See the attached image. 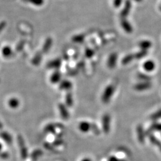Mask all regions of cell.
I'll return each instance as SVG.
<instances>
[{
    "mask_svg": "<svg viewBox=\"0 0 161 161\" xmlns=\"http://www.w3.org/2000/svg\"><path fill=\"white\" fill-rule=\"evenodd\" d=\"M26 2H30L32 4L36 5V6H41L44 4V0H23Z\"/></svg>",
    "mask_w": 161,
    "mask_h": 161,
    "instance_id": "31",
    "label": "cell"
},
{
    "mask_svg": "<svg viewBox=\"0 0 161 161\" xmlns=\"http://www.w3.org/2000/svg\"><path fill=\"white\" fill-rule=\"evenodd\" d=\"M58 108L62 118L65 121H68L70 118V114L66 105L60 103L58 105Z\"/></svg>",
    "mask_w": 161,
    "mask_h": 161,
    "instance_id": "5",
    "label": "cell"
},
{
    "mask_svg": "<svg viewBox=\"0 0 161 161\" xmlns=\"http://www.w3.org/2000/svg\"><path fill=\"white\" fill-rule=\"evenodd\" d=\"M137 136L139 142L141 144H144L146 140V131L144 130V128L142 125H138L136 128Z\"/></svg>",
    "mask_w": 161,
    "mask_h": 161,
    "instance_id": "7",
    "label": "cell"
},
{
    "mask_svg": "<svg viewBox=\"0 0 161 161\" xmlns=\"http://www.w3.org/2000/svg\"><path fill=\"white\" fill-rule=\"evenodd\" d=\"M0 138L8 145L11 144L13 142L12 136L7 131L0 132Z\"/></svg>",
    "mask_w": 161,
    "mask_h": 161,
    "instance_id": "16",
    "label": "cell"
},
{
    "mask_svg": "<svg viewBox=\"0 0 161 161\" xmlns=\"http://www.w3.org/2000/svg\"><path fill=\"white\" fill-rule=\"evenodd\" d=\"M52 45H53V39L51 37L47 38L46 40L45 41V42L42 47V53H44V54L47 53L49 51V50L51 49Z\"/></svg>",
    "mask_w": 161,
    "mask_h": 161,
    "instance_id": "13",
    "label": "cell"
},
{
    "mask_svg": "<svg viewBox=\"0 0 161 161\" xmlns=\"http://www.w3.org/2000/svg\"><path fill=\"white\" fill-rule=\"evenodd\" d=\"M148 54V51L140 50L139 51L134 54V57L136 59H141L145 57Z\"/></svg>",
    "mask_w": 161,
    "mask_h": 161,
    "instance_id": "26",
    "label": "cell"
},
{
    "mask_svg": "<svg viewBox=\"0 0 161 161\" xmlns=\"http://www.w3.org/2000/svg\"><path fill=\"white\" fill-rule=\"evenodd\" d=\"M123 0H113V5L115 8L119 7L122 4Z\"/></svg>",
    "mask_w": 161,
    "mask_h": 161,
    "instance_id": "37",
    "label": "cell"
},
{
    "mask_svg": "<svg viewBox=\"0 0 161 161\" xmlns=\"http://www.w3.org/2000/svg\"><path fill=\"white\" fill-rule=\"evenodd\" d=\"M138 46L140 50L148 51V50L152 46V42L149 40H142L139 42Z\"/></svg>",
    "mask_w": 161,
    "mask_h": 161,
    "instance_id": "17",
    "label": "cell"
},
{
    "mask_svg": "<svg viewBox=\"0 0 161 161\" xmlns=\"http://www.w3.org/2000/svg\"><path fill=\"white\" fill-rule=\"evenodd\" d=\"M7 105L11 109H15L20 106V101L16 97H11L8 100Z\"/></svg>",
    "mask_w": 161,
    "mask_h": 161,
    "instance_id": "19",
    "label": "cell"
},
{
    "mask_svg": "<svg viewBox=\"0 0 161 161\" xmlns=\"http://www.w3.org/2000/svg\"><path fill=\"white\" fill-rule=\"evenodd\" d=\"M91 130L93 132V133L95 134V135H97V136H99L100 134V130L99 129V128L98 127V126L95 124H91Z\"/></svg>",
    "mask_w": 161,
    "mask_h": 161,
    "instance_id": "32",
    "label": "cell"
},
{
    "mask_svg": "<svg viewBox=\"0 0 161 161\" xmlns=\"http://www.w3.org/2000/svg\"><path fill=\"white\" fill-rule=\"evenodd\" d=\"M115 91V87L112 84L109 85L106 87L102 96V101L104 104H107L111 101Z\"/></svg>",
    "mask_w": 161,
    "mask_h": 161,
    "instance_id": "1",
    "label": "cell"
},
{
    "mask_svg": "<svg viewBox=\"0 0 161 161\" xmlns=\"http://www.w3.org/2000/svg\"><path fill=\"white\" fill-rule=\"evenodd\" d=\"M137 78L141 81H151V77L143 73H139L137 75Z\"/></svg>",
    "mask_w": 161,
    "mask_h": 161,
    "instance_id": "30",
    "label": "cell"
},
{
    "mask_svg": "<svg viewBox=\"0 0 161 161\" xmlns=\"http://www.w3.org/2000/svg\"><path fill=\"white\" fill-rule=\"evenodd\" d=\"M149 136V140L151 142V143L152 145H154V146H157V148H158L159 150L160 151V152H161V141L159 139H158L155 136L152 135V134H151Z\"/></svg>",
    "mask_w": 161,
    "mask_h": 161,
    "instance_id": "21",
    "label": "cell"
},
{
    "mask_svg": "<svg viewBox=\"0 0 161 161\" xmlns=\"http://www.w3.org/2000/svg\"><path fill=\"white\" fill-rule=\"evenodd\" d=\"M65 105L67 107L70 108L73 105V95L70 92L67 93L65 96Z\"/></svg>",
    "mask_w": 161,
    "mask_h": 161,
    "instance_id": "20",
    "label": "cell"
},
{
    "mask_svg": "<svg viewBox=\"0 0 161 161\" xmlns=\"http://www.w3.org/2000/svg\"><path fill=\"white\" fill-rule=\"evenodd\" d=\"M59 125H56L54 124H49L47 125L44 128V131L47 133H51V134H56V127H58Z\"/></svg>",
    "mask_w": 161,
    "mask_h": 161,
    "instance_id": "22",
    "label": "cell"
},
{
    "mask_svg": "<svg viewBox=\"0 0 161 161\" xmlns=\"http://www.w3.org/2000/svg\"><path fill=\"white\" fill-rule=\"evenodd\" d=\"M43 154V152L41 150L38 149L33 152L31 155H30V158L32 159V160H37L39 157H41Z\"/></svg>",
    "mask_w": 161,
    "mask_h": 161,
    "instance_id": "29",
    "label": "cell"
},
{
    "mask_svg": "<svg viewBox=\"0 0 161 161\" xmlns=\"http://www.w3.org/2000/svg\"><path fill=\"white\" fill-rule=\"evenodd\" d=\"M121 26L123 30L127 33H131L133 32V27L127 18H122L120 21Z\"/></svg>",
    "mask_w": 161,
    "mask_h": 161,
    "instance_id": "8",
    "label": "cell"
},
{
    "mask_svg": "<svg viewBox=\"0 0 161 161\" xmlns=\"http://www.w3.org/2000/svg\"><path fill=\"white\" fill-rule=\"evenodd\" d=\"M42 60V54L41 53H38L35 54L32 60V63L34 65H39Z\"/></svg>",
    "mask_w": 161,
    "mask_h": 161,
    "instance_id": "27",
    "label": "cell"
},
{
    "mask_svg": "<svg viewBox=\"0 0 161 161\" xmlns=\"http://www.w3.org/2000/svg\"><path fill=\"white\" fill-rule=\"evenodd\" d=\"M160 10H161V5H160Z\"/></svg>",
    "mask_w": 161,
    "mask_h": 161,
    "instance_id": "43",
    "label": "cell"
},
{
    "mask_svg": "<svg viewBox=\"0 0 161 161\" xmlns=\"http://www.w3.org/2000/svg\"><path fill=\"white\" fill-rule=\"evenodd\" d=\"M5 25H6V23L5 22H2L0 23V33L4 29V27H5Z\"/></svg>",
    "mask_w": 161,
    "mask_h": 161,
    "instance_id": "38",
    "label": "cell"
},
{
    "mask_svg": "<svg viewBox=\"0 0 161 161\" xmlns=\"http://www.w3.org/2000/svg\"><path fill=\"white\" fill-rule=\"evenodd\" d=\"M111 116L108 114L103 115L102 119V130L105 134H108L111 131Z\"/></svg>",
    "mask_w": 161,
    "mask_h": 161,
    "instance_id": "3",
    "label": "cell"
},
{
    "mask_svg": "<svg viewBox=\"0 0 161 161\" xmlns=\"http://www.w3.org/2000/svg\"><path fill=\"white\" fill-rule=\"evenodd\" d=\"M9 158V154L5 151H1L0 152V158L1 160H7Z\"/></svg>",
    "mask_w": 161,
    "mask_h": 161,
    "instance_id": "36",
    "label": "cell"
},
{
    "mask_svg": "<svg viewBox=\"0 0 161 161\" xmlns=\"http://www.w3.org/2000/svg\"><path fill=\"white\" fill-rule=\"evenodd\" d=\"M81 161H91V160L89 158H85L82 159Z\"/></svg>",
    "mask_w": 161,
    "mask_h": 161,
    "instance_id": "40",
    "label": "cell"
},
{
    "mask_svg": "<svg viewBox=\"0 0 161 161\" xmlns=\"http://www.w3.org/2000/svg\"><path fill=\"white\" fill-rule=\"evenodd\" d=\"M78 128L81 132L83 133H87L91 131V123L87 121H82L79 124Z\"/></svg>",
    "mask_w": 161,
    "mask_h": 161,
    "instance_id": "11",
    "label": "cell"
},
{
    "mask_svg": "<svg viewBox=\"0 0 161 161\" xmlns=\"http://www.w3.org/2000/svg\"><path fill=\"white\" fill-rule=\"evenodd\" d=\"M108 161H120V160H118L116 157L112 156V157H111L109 158Z\"/></svg>",
    "mask_w": 161,
    "mask_h": 161,
    "instance_id": "39",
    "label": "cell"
},
{
    "mask_svg": "<svg viewBox=\"0 0 161 161\" xmlns=\"http://www.w3.org/2000/svg\"><path fill=\"white\" fill-rule=\"evenodd\" d=\"M2 148H3V146H2V143H0V152L2 151Z\"/></svg>",
    "mask_w": 161,
    "mask_h": 161,
    "instance_id": "41",
    "label": "cell"
},
{
    "mask_svg": "<svg viewBox=\"0 0 161 161\" xmlns=\"http://www.w3.org/2000/svg\"><path fill=\"white\" fill-rule=\"evenodd\" d=\"M12 53L13 51H12L11 48L8 46H5L3 47V48L2 49V54L3 56L5 58L10 57L11 55L12 54Z\"/></svg>",
    "mask_w": 161,
    "mask_h": 161,
    "instance_id": "25",
    "label": "cell"
},
{
    "mask_svg": "<svg viewBox=\"0 0 161 161\" xmlns=\"http://www.w3.org/2000/svg\"><path fill=\"white\" fill-rule=\"evenodd\" d=\"M155 131H160L161 132V123L154 122L148 129V130L146 131V135H151L152 134V133Z\"/></svg>",
    "mask_w": 161,
    "mask_h": 161,
    "instance_id": "12",
    "label": "cell"
},
{
    "mask_svg": "<svg viewBox=\"0 0 161 161\" xmlns=\"http://www.w3.org/2000/svg\"><path fill=\"white\" fill-rule=\"evenodd\" d=\"M64 143V141L63 139H57L56 140H55L53 143H52V145L54 146V147H56V146H61Z\"/></svg>",
    "mask_w": 161,
    "mask_h": 161,
    "instance_id": "33",
    "label": "cell"
},
{
    "mask_svg": "<svg viewBox=\"0 0 161 161\" xmlns=\"http://www.w3.org/2000/svg\"><path fill=\"white\" fill-rule=\"evenodd\" d=\"M134 1L136 2H140L143 1V0H134Z\"/></svg>",
    "mask_w": 161,
    "mask_h": 161,
    "instance_id": "42",
    "label": "cell"
},
{
    "mask_svg": "<svg viewBox=\"0 0 161 161\" xmlns=\"http://www.w3.org/2000/svg\"><path fill=\"white\" fill-rule=\"evenodd\" d=\"M94 51L91 48H88L85 51V55L88 58L91 57L94 55Z\"/></svg>",
    "mask_w": 161,
    "mask_h": 161,
    "instance_id": "34",
    "label": "cell"
},
{
    "mask_svg": "<svg viewBox=\"0 0 161 161\" xmlns=\"http://www.w3.org/2000/svg\"><path fill=\"white\" fill-rule=\"evenodd\" d=\"M84 39H85V36L83 34H79V35H76L73 36V38H72V40L73 42H75V43H81L84 41Z\"/></svg>",
    "mask_w": 161,
    "mask_h": 161,
    "instance_id": "28",
    "label": "cell"
},
{
    "mask_svg": "<svg viewBox=\"0 0 161 161\" xmlns=\"http://www.w3.org/2000/svg\"><path fill=\"white\" fill-rule=\"evenodd\" d=\"M118 60V54L116 53H112L108 57L107 65L108 68L110 69H114L117 63Z\"/></svg>",
    "mask_w": 161,
    "mask_h": 161,
    "instance_id": "9",
    "label": "cell"
},
{
    "mask_svg": "<svg viewBox=\"0 0 161 161\" xmlns=\"http://www.w3.org/2000/svg\"><path fill=\"white\" fill-rule=\"evenodd\" d=\"M152 87V83L151 81H141L136 84L134 88L137 91H144L148 90Z\"/></svg>",
    "mask_w": 161,
    "mask_h": 161,
    "instance_id": "6",
    "label": "cell"
},
{
    "mask_svg": "<svg viewBox=\"0 0 161 161\" xmlns=\"http://www.w3.org/2000/svg\"><path fill=\"white\" fill-rule=\"evenodd\" d=\"M62 65V60L60 59H56L51 60L47 65V67L49 69H59Z\"/></svg>",
    "mask_w": 161,
    "mask_h": 161,
    "instance_id": "14",
    "label": "cell"
},
{
    "mask_svg": "<svg viewBox=\"0 0 161 161\" xmlns=\"http://www.w3.org/2000/svg\"><path fill=\"white\" fill-rule=\"evenodd\" d=\"M44 148L46 149H47V150H48L50 151H54L55 150V149H54L55 147L52 144H50L49 143H44Z\"/></svg>",
    "mask_w": 161,
    "mask_h": 161,
    "instance_id": "35",
    "label": "cell"
},
{
    "mask_svg": "<svg viewBox=\"0 0 161 161\" xmlns=\"http://www.w3.org/2000/svg\"><path fill=\"white\" fill-rule=\"evenodd\" d=\"M161 119V109L157 111L150 116V119L152 121L156 122Z\"/></svg>",
    "mask_w": 161,
    "mask_h": 161,
    "instance_id": "24",
    "label": "cell"
},
{
    "mask_svg": "<svg viewBox=\"0 0 161 161\" xmlns=\"http://www.w3.org/2000/svg\"><path fill=\"white\" fill-rule=\"evenodd\" d=\"M17 143L19 145L20 154L22 159L23 160H26L28 157L27 149L24 143V140L21 135H18L17 136Z\"/></svg>",
    "mask_w": 161,
    "mask_h": 161,
    "instance_id": "2",
    "label": "cell"
},
{
    "mask_svg": "<svg viewBox=\"0 0 161 161\" xmlns=\"http://www.w3.org/2000/svg\"><path fill=\"white\" fill-rule=\"evenodd\" d=\"M132 8V2L131 0H125L124 2V5L120 13V17L127 18L129 15Z\"/></svg>",
    "mask_w": 161,
    "mask_h": 161,
    "instance_id": "4",
    "label": "cell"
},
{
    "mask_svg": "<svg viewBox=\"0 0 161 161\" xmlns=\"http://www.w3.org/2000/svg\"><path fill=\"white\" fill-rule=\"evenodd\" d=\"M62 78V74L59 70L54 72L50 76V82L52 84H57L59 82Z\"/></svg>",
    "mask_w": 161,
    "mask_h": 161,
    "instance_id": "18",
    "label": "cell"
},
{
    "mask_svg": "<svg viewBox=\"0 0 161 161\" xmlns=\"http://www.w3.org/2000/svg\"><path fill=\"white\" fill-rule=\"evenodd\" d=\"M143 69L148 72H153L156 68V63L154 60H146L143 65Z\"/></svg>",
    "mask_w": 161,
    "mask_h": 161,
    "instance_id": "10",
    "label": "cell"
},
{
    "mask_svg": "<svg viewBox=\"0 0 161 161\" xmlns=\"http://www.w3.org/2000/svg\"><path fill=\"white\" fill-rule=\"evenodd\" d=\"M134 59H135L134 54H129L126 55L125 57H123L122 60V65H128V63H131Z\"/></svg>",
    "mask_w": 161,
    "mask_h": 161,
    "instance_id": "23",
    "label": "cell"
},
{
    "mask_svg": "<svg viewBox=\"0 0 161 161\" xmlns=\"http://www.w3.org/2000/svg\"><path fill=\"white\" fill-rule=\"evenodd\" d=\"M72 88V84L70 81L68 80L64 79L62 81L59 85V88L61 90L65 91H69Z\"/></svg>",
    "mask_w": 161,
    "mask_h": 161,
    "instance_id": "15",
    "label": "cell"
}]
</instances>
